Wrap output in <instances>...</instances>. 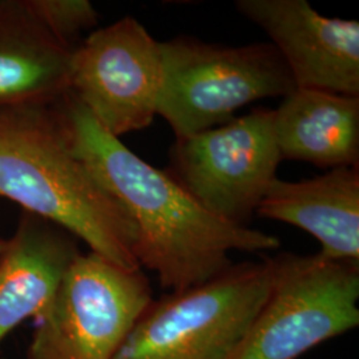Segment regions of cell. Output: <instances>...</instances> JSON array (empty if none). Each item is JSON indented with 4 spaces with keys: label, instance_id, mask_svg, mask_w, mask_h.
I'll use <instances>...</instances> for the list:
<instances>
[{
    "label": "cell",
    "instance_id": "cell-1",
    "mask_svg": "<svg viewBox=\"0 0 359 359\" xmlns=\"http://www.w3.org/2000/svg\"><path fill=\"white\" fill-rule=\"evenodd\" d=\"M56 105L74 152L133 222L137 264L154 271L165 290L215 278L233 265L234 250L261 253L281 246L276 236L210 215L165 170L104 129L71 92Z\"/></svg>",
    "mask_w": 359,
    "mask_h": 359
},
{
    "label": "cell",
    "instance_id": "cell-2",
    "mask_svg": "<svg viewBox=\"0 0 359 359\" xmlns=\"http://www.w3.org/2000/svg\"><path fill=\"white\" fill-rule=\"evenodd\" d=\"M0 197L109 262L142 269L133 222L74 152L56 104L0 109Z\"/></svg>",
    "mask_w": 359,
    "mask_h": 359
},
{
    "label": "cell",
    "instance_id": "cell-3",
    "mask_svg": "<svg viewBox=\"0 0 359 359\" xmlns=\"http://www.w3.org/2000/svg\"><path fill=\"white\" fill-rule=\"evenodd\" d=\"M274 281V259L233 264L154 299L114 359H231Z\"/></svg>",
    "mask_w": 359,
    "mask_h": 359
},
{
    "label": "cell",
    "instance_id": "cell-4",
    "mask_svg": "<svg viewBox=\"0 0 359 359\" xmlns=\"http://www.w3.org/2000/svg\"><path fill=\"white\" fill-rule=\"evenodd\" d=\"M163 84L157 115L176 139L224 126L245 105L285 97L294 80L270 43L222 47L196 39L160 43Z\"/></svg>",
    "mask_w": 359,
    "mask_h": 359
},
{
    "label": "cell",
    "instance_id": "cell-5",
    "mask_svg": "<svg viewBox=\"0 0 359 359\" xmlns=\"http://www.w3.org/2000/svg\"><path fill=\"white\" fill-rule=\"evenodd\" d=\"M269 295L231 359H298L359 325V262L278 253Z\"/></svg>",
    "mask_w": 359,
    "mask_h": 359
},
{
    "label": "cell",
    "instance_id": "cell-6",
    "mask_svg": "<svg viewBox=\"0 0 359 359\" xmlns=\"http://www.w3.org/2000/svg\"><path fill=\"white\" fill-rule=\"evenodd\" d=\"M152 301L142 269L80 253L36 322L27 359H114Z\"/></svg>",
    "mask_w": 359,
    "mask_h": 359
},
{
    "label": "cell",
    "instance_id": "cell-7",
    "mask_svg": "<svg viewBox=\"0 0 359 359\" xmlns=\"http://www.w3.org/2000/svg\"><path fill=\"white\" fill-rule=\"evenodd\" d=\"M273 120L274 111L257 108L224 126L179 137L165 172L210 215L246 226L283 160Z\"/></svg>",
    "mask_w": 359,
    "mask_h": 359
},
{
    "label": "cell",
    "instance_id": "cell-8",
    "mask_svg": "<svg viewBox=\"0 0 359 359\" xmlns=\"http://www.w3.org/2000/svg\"><path fill=\"white\" fill-rule=\"evenodd\" d=\"M161 84L160 43L132 16L92 31L71 55V93L118 139L152 124Z\"/></svg>",
    "mask_w": 359,
    "mask_h": 359
},
{
    "label": "cell",
    "instance_id": "cell-9",
    "mask_svg": "<svg viewBox=\"0 0 359 359\" xmlns=\"http://www.w3.org/2000/svg\"><path fill=\"white\" fill-rule=\"evenodd\" d=\"M283 56L297 88L359 97V23L317 13L306 0H238Z\"/></svg>",
    "mask_w": 359,
    "mask_h": 359
},
{
    "label": "cell",
    "instance_id": "cell-10",
    "mask_svg": "<svg viewBox=\"0 0 359 359\" xmlns=\"http://www.w3.org/2000/svg\"><path fill=\"white\" fill-rule=\"evenodd\" d=\"M80 255L76 238L23 212L0 257V344L27 320H41Z\"/></svg>",
    "mask_w": 359,
    "mask_h": 359
},
{
    "label": "cell",
    "instance_id": "cell-11",
    "mask_svg": "<svg viewBox=\"0 0 359 359\" xmlns=\"http://www.w3.org/2000/svg\"><path fill=\"white\" fill-rule=\"evenodd\" d=\"M256 213L308 231L321 245L318 256L359 262L358 165L298 182L276 179Z\"/></svg>",
    "mask_w": 359,
    "mask_h": 359
},
{
    "label": "cell",
    "instance_id": "cell-12",
    "mask_svg": "<svg viewBox=\"0 0 359 359\" xmlns=\"http://www.w3.org/2000/svg\"><path fill=\"white\" fill-rule=\"evenodd\" d=\"M72 51L27 0H0V109L59 103L71 92Z\"/></svg>",
    "mask_w": 359,
    "mask_h": 359
},
{
    "label": "cell",
    "instance_id": "cell-13",
    "mask_svg": "<svg viewBox=\"0 0 359 359\" xmlns=\"http://www.w3.org/2000/svg\"><path fill=\"white\" fill-rule=\"evenodd\" d=\"M273 128L283 158L317 167L359 163V97L295 88L274 111Z\"/></svg>",
    "mask_w": 359,
    "mask_h": 359
},
{
    "label": "cell",
    "instance_id": "cell-14",
    "mask_svg": "<svg viewBox=\"0 0 359 359\" xmlns=\"http://www.w3.org/2000/svg\"><path fill=\"white\" fill-rule=\"evenodd\" d=\"M27 4L52 35L71 48L100 19L88 0H27Z\"/></svg>",
    "mask_w": 359,
    "mask_h": 359
},
{
    "label": "cell",
    "instance_id": "cell-15",
    "mask_svg": "<svg viewBox=\"0 0 359 359\" xmlns=\"http://www.w3.org/2000/svg\"><path fill=\"white\" fill-rule=\"evenodd\" d=\"M6 246H7V240H3V238H0V257H1V255H3V252H4Z\"/></svg>",
    "mask_w": 359,
    "mask_h": 359
}]
</instances>
